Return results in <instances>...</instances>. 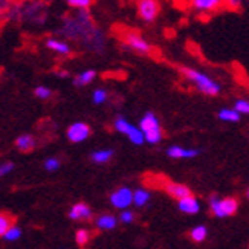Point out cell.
Listing matches in <instances>:
<instances>
[{
    "mask_svg": "<svg viewBox=\"0 0 249 249\" xmlns=\"http://www.w3.org/2000/svg\"><path fill=\"white\" fill-rule=\"evenodd\" d=\"M58 34L63 38L80 43L89 52L101 53L106 49V34L96 26L89 9H75V13L64 16Z\"/></svg>",
    "mask_w": 249,
    "mask_h": 249,
    "instance_id": "obj_1",
    "label": "cell"
},
{
    "mask_svg": "<svg viewBox=\"0 0 249 249\" xmlns=\"http://www.w3.org/2000/svg\"><path fill=\"white\" fill-rule=\"evenodd\" d=\"M3 18L41 28L48 21V6L43 0H26V2H17L16 0L6 11Z\"/></svg>",
    "mask_w": 249,
    "mask_h": 249,
    "instance_id": "obj_2",
    "label": "cell"
},
{
    "mask_svg": "<svg viewBox=\"0 0 249 249\" xmlns=\"http://www.w3.org/2000/svg\"><path fill=\"white\" fill-rule=\"evenodd\" d=\"M179 72H180L182 77L187 81H190L194 86V89H196L197 92H200L202 95L217 96L222 92V86L202 71L187 68V66H180Z\"/></svg>",
    "mask_w": 249,
    "mask_h": 249,
    "instance_id": "obj_3",
    "label": "cell"
},
{
    "mask_svg": "<svg viewBox=\"0 0 249 249\" xmlns=\"http://www.w3.org/2000/svg\"><path fill=\"white\" fill-rule=\"evenodd\" d=\"M139 128L142 130V133L145 136V142L151 145L159 144L162 141V136H164L159 118L153 112L144 113V116L139 120Z\"/></svg>",
    "mask_w": 249,
    "mask_h": 249,
    "instance_id": "obj_4",
    "label": "cell"
},
{
    "mask_svg": "<svg viewBox=\"0 0 249 249\" xmlns=\"http://www.w3.org/2000/svg\"><path fill=\"white\" fill-rule=\"evenodd\" d=\"M208 205H210V211L217 219L231 217V215H234L237 210H239V200L232 196H228V197L211 196Z\"/></svg>",
    "mask_w": 249,
    "mask_h": 249,
    "instance_id": "obj_5",
    "label": "cell"
},
{
    "mask_svg": "<svg viewBox=\"0 0 249 249\" xmlns=\"http://www.w3.org/2000/svg\"><path fill=\"white\" fill-rule=\"evenodd\" d=\"M113 128L118 133H121L123 136H125L130 142L135 145H142L145 142V136L142 133V130L139 127L133 125L130 121H127L124 116H116L113 121Z\"/></svg>",
    "mask_w": 249,
    "mask_h": 249,
    "instance_id": "obj_6",
    "label": "cell"
},
{
    "mask_svg": "<svg viewBox=\"0 0 249 249\" xmlns=\"http://www.w3.org/2000/svg\"><path fill=\"white\" fill-rule=\"evenodd\" d=\"M121 41H123L124 49L132 51V52L138 53V55H150L151 53V45L136 31L124 32Z\"/></svg>",
    "mask_w": 249,
    "mask_h": 249,
    "instance_id": "obj_7",
    "label": "cell"
},
{
    "mask_svg": "<svg viewBox=\"0 0 249 249\" xmlns=\"http://www.w3.org/2000/svg\"><path fill=\"white\" fill-rule=\"evenodd\" d=\"M136 13H138V17L142 20L144 23H153L160 14L159 0H138Z\"/></svg>",
    "mask_w": 249,
    "mask_h": 249,
    "instance_id": "obj_8",
    "label": "cell"
},
{
    "mask_svg": "<svg viewBox=\"0 0 249 249\" xmlns=\"http://www.w3.org/2000/svg\"><path fill=\"white\" fill-rule=\"evenodd\" d=\"M225 5V0H188V6L197 16H213L220 11Z\"/></svg>",
    "mask_w": 249,
    "mask_h": 249,
    "instance_id": "obj_9",
    "label": "cell"
},
{
    "mask_svg": "<svg viewBox=\"0 0 249 249\" xmlns=\"http://www.w3.org/2000/svg\"><path fill=\"white\" fill-rule=\"evenodd\" d=\"M92 133V128L88 123H83V121H77L73 123L68 127L66 130V136L71 142L73 144H80V142H84L86 139H88Z\"/></svg>",
    "mask_w": 249,
    "mask_h": 249,
    "instance_id": "obj_10",
    "label": "cell"
},
{
    "mask_svg": "<svg viewBox=\"0 0 249 249\" xmlns=\"http://www.w3.org/2000/svg\"><path fill=\"white\" fill-rule=\"evenodd\" d=\"M110 203L116 210H125L133 205V190L128 187H120L110 194Z\"/></svg>",
    "mask_w": 249,
    "mask_h": 249,
    "instance_id": "obj_11",
    "label": "cell"
},
{
    "mask_svg": "<svg viewBox=\"0 0 249 249\" xmlns=\"http://www.w3.org/2000/svg\"><path fill=\"white\" fill-rule=\"evenodd\" d=\"M68 215H69V219L73 222H88V220H92V217H93L90 207L84 202L73 203L69 210V213H68Z\"/></svg>",
    "mask_w": 249,
    "mask_h": 249,
    "instance_id": "obj_12",
    "label": "cell"
},
{
    "mask_svg": "<svg viewBox=\"0 0 249 249\" xmlns=\"http://www.w3.org/2000/svg\"><path fill=\"white\" fill-rule=\"evenodd\" d=\"M45 46L53 52L57 53L60 57H69L72 53V46L69 45L68 40H63V38H57V37H49L45 41Z\"/></svg>",
    "mask_w": 249,
    "mask_h": 249,
    "instance_id": "obj_13",
    "label": "cell"
},
{
    "mask_svg": "<svg viewBox=\"0 0 249 249\" xmlns=\"http://www.w3.org/2000/svg\"><path fill=\"white\" fill-rule=\"evenodd\" d=\"M162 187H164L165 193L168 194L170 197L176 199V200H179V199H182V197H187V196H190V194H193L191 190L185 185V183L165 180V182H164V185H162Z\"/></svg>",
    "mask_w": 249,
    "mask_h": 249,
    "instance_id": "obj_14",
    "label": "cell"
},
{
    "mask_svg": "<svg viewBox=\"0 0 249 249\" xmlns=\"http://www.w3.org/2000/svg\"><path fill=\"white\" fill-rule=\"evenodd\" d=\"M165 153L171 159H194L200 155V150L199 148H187V147H180V145H170Z\"/></svg>",
    "mask_w": 249,
    "mask_h": 249,
    "instance_id": "obj_15",
    "label": "cell"
},
{
    "mask_svg": "<svg viewBox=\"0 0 249 249\" xmlns=\"http://www.w3.org/2000/svg\"><path fill=\"white\" fill-rule=\"evenodd\" d=\"M178 208L183 214L194 215V214H197L200 211V202H199V199L196 196L190 194V196L182 197V199L178 200Z\"/></svg>",
    "mask_w": 249,
    "mask_h": 249,
    "instance_id": "obj_16",
    "label": "cell"
},
{
    "mask_svg": "<svg viewBox=\"0 0 249 249\" xmlns=\"http://www.w3.org/2000/svg\"><path fill=\"white\" fill-rule=\"evenodd\" d=\"M118 217H115L113 214H101L98 215V217L95 219V226H96V230H100V231H112L116 228V225H118Z\"/></svg>",
    "mask_w": 249,
    "mask_h": 249,
    "instance_id": "obj_17",
    "label": "cell"
},
{
    "mask_svg": "<svg viewBox=\"0 0 249 249\" xmlns=\"http://www.w3.org/2000/svg\"><path fill=\"white\" fill-rule=\"evenodd\" d=\"M96 78V71L93 69H86L80 72L78 75H75L73 78V86L75 88H84V86H89L95 81Z\"/></svg>",
    "mask_w": 249,
    "mask_h": 249,
    "instance_id": "obj_18",
    "label": "cell"
},
{
    "mask_svg": "<svg viewBox=\"0 0 249 249\" xmlns=\"http://www.w3.org/2000/svg\"><path fill=\"white\" fill-rule=\"evenodd\" d=\"M113 155H115V151L112 148L95 150V151H92V155H90V160L93 162V164H107V162L112 160Z\"/></svg>",
    "mask_w": 249,
    "mask_h": 249,
    "instance_id": "obj_19",
    "label": "cell"
},
{
    "mask_svg": "<svg viewBox=\"0 0 249 249\" xmlns=\"http://www.w3.org/2000/svg\"><path fill=\"white\" fill-rule=\"evenodd\" d=\"M36 138L29 135V133H25V135H20L17 139H16V147L20 150V151H31V150H34L36 147Z\"/></svg>",
    "mask_w": 249,
    "mask_h": 249,
    "instance_id": "obj_20",
    "label": "cell"
},
{
    "mask_svg": "<svg viewBox=\"0 0 249 249\" xmlns=\"http://www.w3.org/2000/svg\"><path fill=\"white\" fill-rule=\"evenodd\" d=\"M150 199H151V194L145 188H138L136 191H133V205L136 208H144L150 202Z\"/></svg>",
    "mask_w": 249,
    "mask_h": 249,
    "instance_id": "obj_21",
    "label": "cell"
},
{
    "mask_svg": "<svg viewBox=\"0 0 249 249\" xmlns=\"http://www.w3.org/2000/svg\"><path fill=\"white\" fill-rule=\"evenodd\" d=\"M208 237V228L205 225H197L190 230V239L194 243H203Z\"/></svg>",
    "mask_w": 249,
    "mask_h": 249,
    "instance_id": "obj_22",
    "label": "cell"
},
{
    "mask_svg": "<svg viewBox=\"0 0 249 249\" xmlns=\"http://www.w3.org/2000/svg\"><path fill=\"white\" fill-rule=\"evenodd\" d=\"M217 118L222 123H231L232 124V123H239L242 115L232 107V109H220L217 113Z\"/></svg>",
    "mask_w": 249,
    "mask_h": 249,
    "instance_id": "obj_23",
    "label": "cell"
},
{
    "mask_svg": "<svg viewBox=\"0 0 249 249\" xmlns=\"http://www.w3.org/2000/svg\"><path fill=\"white\" fill-rule=\"evenodd\" d=\"M89 242H90V231L84 230V228L77 230V232H75V243H77L80 248H84L89 245Z\"/></svg>",
    "mask_w": 249,
    "mask_h": 249,
    "instance_id": "obj_24",
    "label": "cell"
},
{
    "mask_svg": "<svg viewBox=\"0 0 249 249\" xmlns=\"http://www.w3.org/2000/svg\"><path fill=\"white\" fill-rule=\"evenodd\" d=\"M14 223H13V217H11L9 214H6V213H0V237L3 239V235H5V232L13 226Z\"/></svg>",
    "mask_w": 249,
    "mask_h": 249,
    "instance_id": "obj_25",
    "label": "cell"
},
{
    "mask_svg": "<svg viewBox=\"0 0 249 249\" xmlns=\"http://www.w3.org/2000/svg\"><path fill=\"white\" fill-rule=\"evenodd\" d=\"M66 5L72 9H90L93 0H66Z\"/></svg>",
    "mask_w": 249,
    "mask_h": 249,
    "instance_id": "obj_26",
    "label": "cell"
},
{
    "mask_svg": "<svg viewBox=\"0 0 249 249\" xmlns=\"http://www.w3.org/2000/svg\"><path fill=\"white\" fill-rule=\"evenodd\" d=\"M21 234H23V232H21V230L18 228V226L13 225V226H11V228L5 232L3 239H5L6 242H11V243H13V242H17V240L20 239Z\"/></svg>",
    "mask_w": 249,
    "mask_h": 249,
    "instance_id": "obj_27",
    "label": "cell"
},
{
    "mask_svg": "<svg viewBox=\"0 0 249 249\" xmlns=\"http://www.w3.org/2000/svg\"><path fill=\"white\" fill-rule=\"evenodd\" d=\"M107 96H109V95H107V90H104V89H95L92 92V101L96 106H101V104H104L107 101Z\"/></svg>",
    "mask_w": 249,
    "mask_h": 249,
    "instance_id": "obj_28",
    "label": "cell"
},
{
    "mask_svg": "<svg viewBox=\"0 0 249 249\" xmlns=\"http://www.w3.org/2000/svg\"><path fill=\"white\" fill-rule=\"evenodd\" d=\"M118 220H120L123 225H130V223H133L135 222V213L132 210H121L120 215H118Z\"/></svg>",
    "mask_w": 249,
    "mask_h": 249,
    "instance_id": "obj_29",
    "label": "cell"
},
{
    "mask_svg": "<svg viewBox=\"0 0 249 249\" xmlns=\"http://www.w3.org/2000/svg\"><path fill=\"white\" fill-rule=\"evenodd\" d=\"M43 167H45V170L49 171V173H55L57 170H60L61 162H60L58 158H48L45 160V164H43Z\"/></svg>",
    "mask_w": 249,
    "mask_h": 249,
    "instance_id": "obj_30",
    "label": "cell"
},
{
    "mask_svg": "<svg viewBox=\"0 0 249 249\" xmlns=\"http://www.w3.org/2000/svg\"><path fill=\"white\" fill-rule=\"evenodd\" d=\"M234 109L239 112L242 116L243 115H249V100L246 98H239L234 103Z\"/></svg>",
    "mask_w": 249,
    "mask_h": 249,
    "instance_id": "obj_31",
    "label": "cell"
},
{
    "mask_svg": "<svg viewBox=\"0 0 249 249\" xmlns=\"http://www.w3.org/2000/svg\"><path fill=\"white\" fill-rule=\"evenodd\" d=\"M34 95L38 100H49L52 96V90H51V88H48V86H38V88H36V90H34Z\"/></svg>",
    "mask_w": 249,
    "mask_h": 249,
    "instance_id": "obj_32",
    "label": "cell"
},
{
    "mask_svg": "<svg viewBox=\"0 0 249 249\" xmlns=\"http://www.w3.org/2000/svg\"><path fill=\"white\" fill-rule=\"evenodd\" d=\"M245 0H225L223 8L230 9V11H240L243 8Z\"/></svg>",
    "mask_w": 249,
    "mask_h": 249,
    "instance_id": "obj_33",
    "label": "cell"
},
{
    "mask_svg": "<svg viewBox=\"0 0 249 249\" xmlns=\"http://www.w3.org/2000/svg\"><path fill=\"white\" fill-rule=\"evenodd\" d=\"M13 170H14L13 162H3V164H0V178L9 175V173L13 171Z\"/></svg>",
    "mask_w": 249,
    "mask_h": 249,
    "instance_id": "obj_34",
    "label": "cell"
},
{
    "mask_svg": "<svg viewBox=\"0 0 249 249\" xmlns=\"http://www.w3.org/2000/svg\"><path fill=\"white\" fill-rule=\"evenodd\" d=\"M246 197L249 199V188H248V191H246Z\"/></svg>",
    "mask_w": 249,
    "mask_h": 249,
    "instance_id": "obj_35",
    "label": "cell"
},
{
    "mask_svg": "<svg viewBox=\"0 0 249 249\" xmlns=\"http://www.w3.org/2000/svg\"><path fill=\"white\" fill-rule=\"evenodd\" d=\"M17 2H26V0H17Z\"/></svg>",
    "mask_w": 249,
    "mask_h": 249,
    "instance_id": "obj_36",
    "label": "cell"
}]
</instances>
